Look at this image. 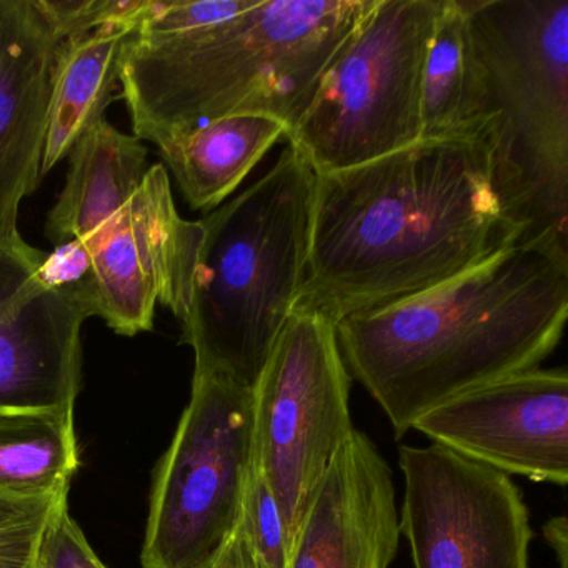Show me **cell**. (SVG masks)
I'll use <instances>...</instances> for the list:
<instances>
[{
  "instance_id": "obj_1",
  "label": "cell",
  "mask_w": 568,
  "mask_h": 568,
  "mask_svg": "<svg viewBox=\"0 0 568 568\" xmlns=\"http://www.w3.org/2000/svg\"><path fill=\"white\" fill-rule=\"evenodd\" d=\"M527 239L484 132L315 174L297 308L341 322L437 287Z\"/></svg>"
},
{
  "instance_id": "obj_2",
  "label": "cell",
  "mask_w": 568,
  "mask_h": 568,
  "mask_svg": "<svg viewBox=\"0 0 568 568\" xmlns=\"http://www.w3.org/2000/svg\"><path fill=\"white\" fill-rule=\"evenodd\" d=\"M568 317V241L525 239L404 301L337 322L352 378L404 437L438 405L540 368Z\"/></svg>"
},
{
  "instance_id": "obj_3",
  "label": "cell",
  "mask_w": 568,
  "mask_h": 568,
  "mask_svg": "<svg viewBox=\"0 0 568 568\" xmlns=\"http://www.w3.org/2000/svg\"><path fill=\"white\" fill-rule=\"evenodd\" d=\"M375 0H257L191 31L138 29L121 59L132 135L161 145L234 115L294 131ZM288 138V135H287Z\"/></svg>"
},
{
  "instance_id": "obj_4",
  "label": "cell",
  "mask_w": 568,
  "mask_h": 568,
  "mask_svg": "<svg viewBox=\"0 0 568 568\" xmlns=\"http://www.w3.org/2000/svg\"><path fill=\"white\" fill-rule=\"evenodd\" d=\"M315 172L287 145L267 174L201 219L182 342L199 375L254 390L307 274Z\"/></svg>"
},
{
  "instance_id": "obj_5",
  "label": "cell",
  "mask_w": 568,
  "mask_h": 568,
  "mask_svg": "<svg viewBox=\"0 0 568 568\" xmlns=\"http://www.w3.org/2000/svg\"><path fill=\"white\" fill-rule=\"evenodd\" d=\"M498 182L527 239L568 241V0H464Z\"/></svg>"
},
{
  "instance_id": "obj_6",
  "label": "cell",
  "mask_w": 568,
  "mask_h": 568,
  "mask_svg": "<svg viewBox=\"0 0 568 568\" xmlns=\"http://www.w3.org/2000/svg\"><path fill=\"white\" fill-rule=\"evenodd\" d=\"M442 0H375L287 141L315 174L422 139L425 61Z\"/></svg>"
},
{
  "instance_id": "obj_7",
  "label": "cell",
  "mask_w": 568,
  "mask_h": 568,
  "mask_svg": "<svg viewBox=\"0 0 568 568\" xmlns=\"http://www.w3.org/2000/svg\"><path fill=\"white\" fill-rule=\"evenodd\" d=\"M254 454V392L194 374L192 395L155 471L144 568H207L237 528Z\"/></svg>"
},
{
  "instance_id": "obj_8",
  "label": "cell",
  "mask_w": 568,
  "mask_h": 568,
  "mask_svg": "<svg viewBox=\"0 0 568 568\" xmlns=\"http://www.w3.org/2000/svg\"><path fill=\"white\" fill-rule=\"evenodd\" d=\"M337 324L305 308L278 335L254 387V454L291 540L332 458L354 430Z\"/></svg>"
},
{
  "instance_id": "obj_9",
  "label": "cell",
  "mask_w": 568,
  "mask_h": 568,
  "mask_svg": "<svg viewBox=\"0 0 568 568\" xmlns=\"http://www.w3.org/2000/svg\"><path fill=\"white\" fill-rule=\"evenodd\" d=\"M398 465L415 568H530V514L510 475L438 444L402 445Z\"/></svg>"
},
{
  "instance_id": "obj_10",
  "label": "cell",
  "mask_w": 568,
  "mask_h": 568,
  "mask_svg": "<svg viewBox=\"0 0 568 568\" xmlns=\"http://www.w3.org/2000/svg\"><path fill=\"white\" fill-rule=\"evenodd\" d=\"M21 232L0 239V412H74L82 327L94 317L81 277L61 281Z\"/></svg>"
},
{
  "instance_id": "obj_11",
  "label": "cell",
  "mask_w": 568,
  "mask_h": 568,
  "mask_svg": "<svg viewBox=\"0 0 568 568\" xmlns=\"http://www.w3.org/2000/svg\"><path fill=\"white\" fill-rule=\"evenodd\" d=\"M201 241V221L179 214L168 168H149L134 197L82 255L95 315L125 337L152 331L158 304L181 322Z\"/></svg>"
},
{
  "instance_id": "obj_12",
  "label": "cell",
  "mask_w": 568,
  "mask_h": 568,
  "mask_svg": "<svg viewBox=\"0 0 568 568\" xmlns=\"http://www.w3.org/2000/svg\"><path fill=\"white\" fill-rule=\"evenodd\" d=\"M412 428L495 470L565 487L567 368H534L475 388L427 412Z\"/></svg>"
},
{
  "instance_id": "obj_13",
  "label": "cell",
  "mask_w": 568,
  "mask_h": 568,
  "mask_svg": "<svg viewBox=\"0 0 568 568\" xmlns=\"http://www.w3.org/2000/svg\"><path fill=\"white\" fill-rule=\"evenodd\" d=\"M398 538L390 467L354 428L312 494L287 568H388Z\"/></svg>"
},
{
  "instance_id": "obj_14",
  "label": "cell",
  "mask_w": 568,
  "mask_h": 568,
  "mask_svg": "<svg viewBox=\"0 0 568 568\" xmlns=\"http://www.w3.org/2000/svg\"><path fill=\"white\" fill-rule=\"evenodd\" d=\"M61 39L39 0H0V239L42 181L52 82Z\"/></svg>"
},
{
  "instance_id": "obj_15",
  "label": "cell",
  "mask_w": 568,
  "mask_h": 568,
  "mask_svg": "<svg viewBox=\"0 0 568 568\" xmlns=\"http://www.w3.org/2000/svg\"><path fill=\"white\" fill-rule=\"evenodd\" d=\"M148 171L144 142L102 119L69 152L68 178L45 235L59 247L69 245L84 264L89 245L134 197Z\"/></svg>"
},
{
  "instance_id": "obj_16",
  "label": "cell",
  "mask_w": 568,
  "mask_h": 568,
  "mask_svg": "<svg viewBox=\"0 0 568 568\" xmlns=\"http://www.w3.org/2000/svg\"><path fill=\"white\" fill-rule=\"evenodd\" d=\"M139 26H104L59 45L42 178L68 158L85 131L104 119L121 78L122 52Z\"/></svg>"
},
{
  "instance_id": "obj_17",
  "label": "cell",
  "mask_w": 568,
  "mask_h": 568,
  "mask_svg": "<svg viewBox=\"0 0 568 568\" xmlns=\"http://www.w3.org/2000/svg\"><path fill=\"white\" fill-rule=\"evenodd\" d=\"M288 128L268 115H234L161 145L162 159L194 211H211L242 184Z\"/></svg>"
},
{
  "instance_id": "obj_18",
  "label": "cell",
  "mask_w": 568,
  "mask_h": 568,
  "mask_svg": "<svg viewBox=\"0 0 568 568\" xmlns=\"http://www.w3.org/2000/svg\"><path fill=\"white\" fill-rule=\"evenodd\" d=\"M484 131V81L464 0H442L425 61L422 139Z\"/></svg>"
},
{
  "instance_id": "obj_19",
  "label": "cell",
  "mask_w": 568,
  "mask_h": 568,
  "mask_svg": "<svg viewBox=\"0 0 568 568\" xmlns=\"http://www.w3.org/2000/svg\"><path fill=\"white\" fill-rule=\"evenodd\" d=\"M78 467L74 412H0V491L55 490Z\"/></svg>"
},
{
  "instance_id": "obj_20",
  "label": "cell",
  "mask_w": 568,
  "mask_h": 568,
  "mask_svg": "<svg viewBox=\"0 0 568 568\" xmlns=\"http://www.w3.org/2000/svg\"><path fill=\"white\" fill-rule=\"evenodd\" d=\"M71 484L42 494L0 491V568H41L45 540Z\"/></svg>"
},
{
  "instance_id": "obj_21",
  "label": "cell",
  "mask_w": 568,
  "mask_h": 568,
  "mask_svg": "<svg viewBox=\"0 0 568 568\" xmlns=\"http://www.w3.org/2000/svg\"><path fill=\"white\" fill-rule=\"evenodd\" d=\"M241 527L261 568H287L291 535L264 475L252 460L242 500Z\"/></svg>"
},
{
  "instance_id": "obj_22",
  "label": "cell",
  "mask_w": 568,
  "mask_h": 568,
  "mask_svg": "<svg viewBox=\"0 0 568 568\" xmlns=\"http://www.w3.org/2000/svg\"><path fill=\"white\" fill-rule=\"evenodd\" d=\"M61 41L111 24H142L152 0H39Z\"/></svg>"
},
{
  "instance_id": "obj_23",
  "label": "cell",
  "mask_w": 568,
  "mask_h": 568,
  "mask_svg": "<svg viewBox=\"0 0 568 568\" xmlns=\"http://www.w3.org/2000/svg\"><path fill=\"white\" fill-rule=\"evenodd\" d=\"M41 568H108L95 555L65 505L49 531Z\"/></svg>"
},
{
  "instance_id": "obj_24",
  "label": "cell",
  "mask_w": 568,
  "mask_h": 568,
  "mask_svg": "<svg viewBox=\"0 0 568 568\" xmlns=\"http://www.w3.org/2000/svg\"><path fill=\"white\" fill-rule=\"evenodd\" d=\"M207 568H261L254 554H252L251 547H248L247 540H245L241 520H239L231 540L227 541V545L222 548L221 554Z\"/></svg>"
},
{
  "instance_id": "obj_25",
  "label": "cell",
  "mask_w": 568,
  "mask_h": 568,
  "mask_svg": "<svg viewBox=\"0 0 568 568\" xmlns=\"http://www.w3.org/2000/svg\"><path fill=\"white\" fill-rule=\"evenodd\" d=\"M545 540L554 548L558 568H568V521L565 515L550 518L544 527Z\"/></svg>"
}]
</instances>
